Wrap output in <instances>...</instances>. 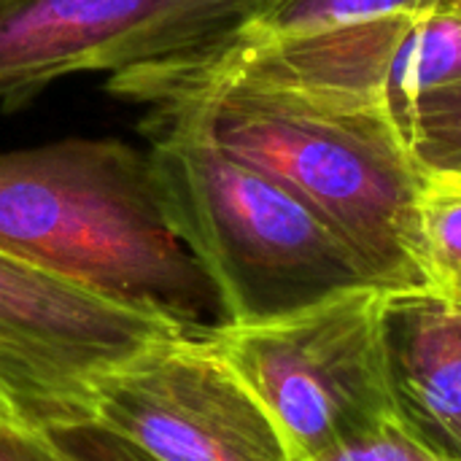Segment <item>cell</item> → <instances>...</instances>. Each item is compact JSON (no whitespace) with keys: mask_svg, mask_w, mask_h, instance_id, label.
Returning <instances> with one entry per match:
<instances>
[{"mask_svg":"<svg viewBox=\"0 0 461 461\" xmlns=\"http://www.w3.org/2000/svg\"><path fill=\"white\" fill-rule=\"evenodd\" d=\"M402 130L424 165L461 167V78L419 97Z\"/></svg>","mask_w":461,"mask_h":461,"instance_id":"obj_12","label":"cell"},{"mask_svg":"<svg viewBox=\"0 0 461 461\" xmlns=\"http://www.w3.org/2000/svg\"><path fill=\"white\" fill-rule=\"evenodd\" d=\"M49 438L57 443V448L65 454L68 461H157L124 438L86 421L68 429L49 432Z\"/></svg>","mask_w":461,"mask_h":461,"instance_id":"obj_13","label":"cell"},{"mask_svg":"<svg viewBox=\"0 0 461 461\" xmlns=\"http://www.w3.org/2000/svg\"><path fill=\"white\" fill-rule=\"evenodd\" d=\"M92 424L157 461H297L281 427L203 335H176L105 375Z\"/></svg>","mask_w":461,"mask_h":461,"instance_id":"obj_6","label":"cell"},{"mask_svg":"<svg viewBox=\"0 0 461 461\" xmlns=\"http://www.w3.org/2000/svg\"><path fill=\"white\" fill-rule=\"evenodd\" d=\"M384 362L394 424L435 456L461 461V305L424 289L389 292Z\"/></svg>","mask_w":461,"mask_h":461,"instance_id":"obj_8","label":"cell"},{"mask_svg":"<svg viewBox=\"0 0 461 461\" xmlns=\"http://www.w3.org/2000/svg\"><path fill=\"white\" fill-rule=\"evenodd\" d=\"M459 78L461 14H419L394 54L389 73V103L400 124L419 97Z\"/></svg>","mask_w":461,"mask_h":461,"instance_id":"obj_10","label":"cell"},{"mask_svg":"<svg viewBox=\"0 0 461 461\" xmlns=\"http://www.w3.org/2000/svg\"><path fill=\"white\" fill-rule=\"evenodd\" d=\"M386 297L384 286L357 284L276 319L205 332L276 419L297 461L394 424L384 362Z\"/></svg>","mask_w":461,"mask_h":461,"instance_id":"obj_4","label":"cell"},{"mask_svg":"<svg viewBox=\"0 0 461 461\" xmlns=\"http://www.w3.org/2000/svg\"><path fill=\"white\" fill-rule=\"evenodd\" d=\"M432 11L461 14V0H419L416 3V14H432Z\"/></svg>","mask_w":461,"mask_h":461,"instance_id":"obj_16","label":"cell"},{"mask_svg":"<svg viewBox=\"0 0 461 461\" xmlns=\"http://www.w3.org/2000/svg\"><path fill=\"white\" fill-rule=\"evenodd\" d=\"M165 213L211 278L221 324H254L370 284L340 238L284 184L221 149L184 108L140 122Z\"/></svg>","mask_w":461,"mask_h":461,"instance_id":"obj_3","label":"cell"},{"mask_svg":"<svg viewBox=\"0 0 461 461\" xmlns=\"http://www.w3.org/2000/svg\"><path fill=\"white\" fill-rule=\"evenodd\" d=\"M416 3L419 0H273L224 38L249 43L289 41L397 11H416Z\"/></svg>","mask_w":461,"mask_h":461,"instance_id":"obj_11","label":"cell"},{"mask_svg":"<svg viewBox=\"0 0 461 461\" xmlns=\"http://www.w3.org/2000/svg\"><path fill=\"white\" fill-rule=\"evenodd\" d=\"M0 461H68L57 443L0 411Z\"/></svg>","mask_w":461,"mask_h":461,"instance_id":"obj_15","label":"cell"},{"mask_svg":"<svg viewBox=\"0 0 461 461\" xmlns=\"http://www.w3.org/2000/svg\"><path fill=\"white\" fill-rule=\"evenodd\" d=\"M313 461H448L421 448L413 438H408L397 424H386L384 429L335 448Z\"/></svg>","mask_w":461,"mask_h":461,"instance_id":"obj_14","label":"cell"},{"mask_svg":"<svg viewBox=\"0 0 461 461\" xmlns=\"http://www.w3.org/2000/svg\"><path fill=\"white\" fill-rule=\"evenodd\" d=\"M176 324L0 251V411L35 432L92 421L97 384Z\"/></svg>","mask_w":461,"mask_h":461,"instance_id":"obj_5","label":"cell"},{"mask_svg":"<svg viewBox=\"0 0 461 461\" xmlns=\"http://www.w3.org/2000/svg\"><path fill=\"white\" fill-rule=\"evenodd\" d=\"M184 108L230 154L294 192L389 292L424 289L416 203L424 162L389 105L219 95Z\"/></svg>","mask_w":461,"mask_h":461,"instance_id":"obj_2","label":"cell"},{"mask_svg":"<svg viewBox=\"0 0 461 461\" xmlns=\"http://www.w3.org/2000/svg\"><path fill=\"white\" fill-rule=\"evenodd\" d=\"M416 249L424 292L461 305V167L424 165Z\"/></svg>","mask_w":461,"mask_h":461,"instance_id":"obj_9","label":"cell"},{"mask_svg":"<svg viewBox=\"0 0 461 461\" xmlns=\"http://www.w3.org/2000/svg\"><path fill=\"white\" fill-rule=\"evenodd\" d=\"M270 3H273V0H270ZM270 3H267V5H270Z\"/></svg>","mask_w":461,"mask_h":461,"instance_id":"obj_17","label":"cell"},{"mask_svg":"<svg viewBox=\"0 0 461 461\" xmlns=\"http://www.w3.org/2000/svg\"><path fill=\"white\" fill-rule=\"evenodd\" d=\"M267 0H0V108L78 73H122L205 49Z\"/></svg>","mask_w":461,"mask_h":461,"instance_id":"obj_7","label":"cell"},{"mask_svg":"<svg viewBox=\"0 0 461 461\" xmlns=\"http://www.w3.org/2000/svg\"><path fill=\"white\" fill-rule=\"evenodd\" d=\"M0 251L186 335L221 324L211 278L165 213L149 151L119 138L0 151Z\"/></svg>","mask_w":461,"mask_h":461,"instance_id":"obj_1","label":"cell"}]
</instances>
